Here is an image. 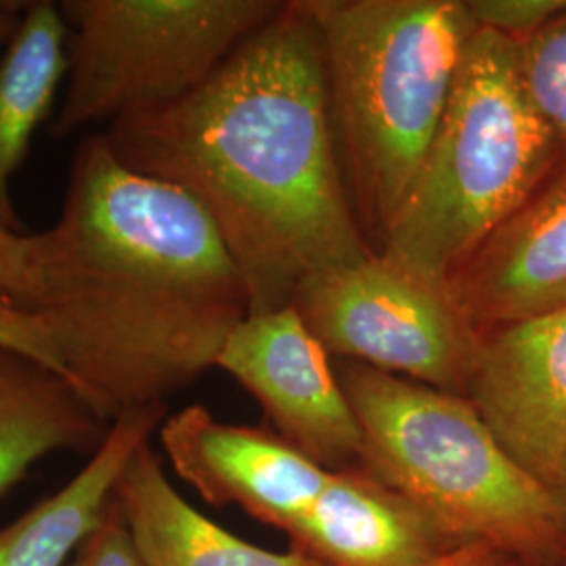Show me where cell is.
<instances>
[{"label":"cell","mask_w":566,"mask_h":566,"mask_svg":"<svg viewBox=\"0 0 566 566\" xmlns=\"http://www.w3.org/2000/svg\"><path fill=\"white\" fill-rule=\"evenodd\" d=\"M0 350L63 378L57 350L41 317L0 283Z\"/></svg>","instance_id":"cell-18"},{"label":"cell","mask_w":566,"mask_h":566,"mask_svg":"<svg viewBox=\"0 0 566 566\" xmlns=\"http://www.w3.org/2000/svg\"><path fill=\"white\" fill-rule=\"evenodd\" d=\"M357 221L378 254L479 30L465 0H303Z\"/></svg>","instance_id":"cell-3"},{"label":"cell","mask_w":566,"mask_h":566,"mask_svg":"<svg viewBox=\"0 0 566 566\" xmlns=\"http://www.w3.org/2000/svg\"><path fill=\"white\" fill-rule=\"evenodd\" d=\"M32 311L63 380L105 424L166 407L250 313L210 214L175 182L118 160L105 133L76 147L53 227L32 233Z\"/></svg>","instance_id":"cell-1"},{"label":"cell","mask_w":566,"mask_h":566,"mask_svg":"<svg viewBox=\"0 0 566 566\" xmlns=\"http://www.w3.org/2000/svg\"><path fill=\"white\" fill-rule=\"evenodd\" d=\"M217 367L259 401L277 434L329 472L361 468L365 437L329 355L294 304L248 313Z\"/></svg>","instance_id":"cell-8"},{"label":"cell","mask_w":566,"mask_h":566,"mask_svg":"<svg viewBox=\"0 0 566 566\" xmlns=\"http://www.w3.org/2000/svg\"><path fill=\"white\" fill-rule=\"evenodd\" d=\"M430 566H526L507 556L504 552L495 549V547L486 546V544H470V546L460 547L451 554H447L446 558L437 560Z\"/></svg>","instance_id":"cell-22"},{"label":"cell","mask_w":566,"mask_h":566,"mask_svg":"<svg viewBox=\"0 0 566 566\" xmlns=\"http://www.w3.org/2000/svg\"><path fill=\"white\" fill-rule=\"evenodd\" d=\"M67 36L55 139L160 109L200 88L282 11L277 0H61Z\"/></svg>","instance_id":"cell-6"},{"label":"cell","mask_w":566,"mask_h":566,"mask_svg":"<svg viewBox=\"0 0 566 566\" xmlns=\"http://www.w3.org/2000/svg\"><path fill=\"white\" fill-rule=\"evenodd\" d=\"M65 566H145L114 497L102 525L84 539Z\"/></svg>","instance_id":"cell-20"},{"label":"cell","mask_w":566,"mask_h":566,"mask_svg":"<svg viewBox=\"0 0 566 566\" xmlns=\"http://www.w3.org/2000/svg\"><path fill=\"white\" fill-rule=\"evenodd\" d=\"M465 399L507 455L552 485L566 458V308L479 332Z\"/></svg>","instance_id":"cell-9"},{"label":"cell","mask_w":566,"mask_h":566,"mask_svg":"<svg viewBox=\"0 0 566 566\" xmlns=\"http://www.w3.org/2000/svg\"><path fill=\"white\" fill-rule=\"evenodd\" d=\"M32 233L0 231V283L32 308L36 294Z\"/></svg>","instance_id":"cell-21"},{"label":"cell","mask_w":566,"mask_h":566,"mask_svg":"<svg viewBox=\"0 0 566 566\" xmlns=\"http://www.w3.org/2000/svg\"><path fill=\"white\" fill-rule=\"evenodd\" d=\"M23 18V2L0 0V51L15 36Z\"/></svg>","instance_id":"cell-24"},{"label":"cell","mask_w":566,"mask_h":566,"mask_svg":"<svg viewBox=\"0 0 566 566\" xmlns=\"http://www.w3.org/2000/svg\"><path fill=\"white\" fill-rule=\"evenodd\" d=\"M114 500L145 566H324L301 552H266L214 525L168 481L151 441L114 486Z\"/></svg>","instance_id":"cell-13"},{"label":"cell","mask_w":566,"mask_h":566,"mask_svg":"<svg viewBox=\"0 0 566 566\" xmlns=\"http://www.w3.org/2000/svg\"><path fill=\"white\" fill-rule=\"evenodd\" d=\"M166 407L122 416L81 472L18 521L0 528V566H65L102 525L114 486L133 453L160 428Z\"/></svg>","instance_id":"cell-14"},{"label":"cell","mask_w":566,"mask_h":566,"mask_svg":"<svg viewBox=\"0 0 566 566\" xmlns=\"http://www.w3.org/2000/svg\"><path fill=\"white\" fill-rule=\"evenodd\" d=\"M67 36L57 2L28 0L15 36L0 51V231L7 233H28L11 181L53 116L67 72Z\"/></svg>","instance_id":"cell-15"},{"label":"cell","mask_w":566,"mask_h":566,"mask_svg":"<svg viewBox=\"0 0 566 566\" xmlns=\"http://www.w3.org/2000/svg\"><path fill=\"white\" fill-rule=\"evenodd\" d=\"M565 145L533 102L521 44L479 28L446 116L378 254L446 287L539 189Z\"/></svg>","instance_id":"cell-4"},{"label":"cell","mask_w":566,"mask_h":566,"mask_svg":"<svg viewBox=\"0 0 566 566\" xmlns=\"http://www.w3.org/2000/svg\"><path fill=\"white\" fill-rule=\"evenodd\" d=\"M521 63L533 102L566 149V9L521 44Z\"/></svg>","instance_id":"cell-17"},{"label":"cell","mask_w":566,"mask_h":566,"mask_svg":"<svg viewBox=\"0 0 566 566\" xmlns=\"http://www.w3.org/2000/svg\"><path fill=\"white\" fill-rule=\"evenodd\" d=\"M158 437L172 470L208 504L242 507L285 535L332 476L277 432L221 422L203 405L166 416Z\"/></svg>","instance_id":"cell-10"},{"label":"cell","mask_w":566,"mask_h":566,"mask_svg":"<svg viewBox=\"0 0 566 566\" xmlns=\"http://www.w3.org/2000/svg\"><path fill=\"white\" fill-rule=\"evenodd\" d=\"M338 380L365 437L361 470L462 546L486 544L526 566H563L549 486L516 464L465 397L348 361Z\"/></svg>","instance_id":"cell-5"},{"label":"cell","mask_w":566,"mask_h":566,"mask_svg":"<svg viewBox=\"0 0 566 566\" xmlns=\"http://www.w3.org/2000/svg\"><path fill=\"white\" fill-rule=\"evenodd\" d=\"M476 28L525 44L547 21L554 20L566 0H465Z\"/></svg>","instance_id":"cell-19"},{"label":"cell","mask_w":566,"mask_h":566,"mask_svg":"<svg viewBox=\"0 0 566 566\" xmlns=\"http://www.w3.org/2000/svg\"><path fill=\"white\" fill-rule=\"evenodd\" d=\"M554 504H556V516H558V535H560V554H563V566H566V458L560 464V470L549 485Z\"/></svg>","instance_id":"cell-23"},{"label":"cell","mask_w":566,"mask_h":566,"mask_svg":"<svg viewBox=\"0 0 566 566\" xmlns=\"http://www.w3.org/2000/svg\"><path fill=\"white\" fill-rule=\"evenodd\" d=\"M4 355H7V353H2V350H0V365H2V359H4Z\"/></svg>","instance_id":"cell-25"},{"label":"cell","mask_w":566,"mask_h":566,"mask_svg":"<svg viewBox=\"0 0 566 566\" xmlns=\"http://www.w3.org/2000/svg\"><path fill=\"white\" fill-rule=\"evenodd\" d=\"M287 537L294 552L324 566H430L464 547L361 468L332 472Z\"/></svg>","instance_id":"cell-12"},{"label":"cell","mask_w":566,"mask_h":566,"mask_svg":"<svg viewBox=\"0 0 566 566\" xmlns=\"http://www.w3.org/2000/svg\"><path fill=\"white\" fill-rule=\"evenodd\" d=\"M128 168L189 191L242 273L250 313L371 252L344 179L324 55L303 0L282 11L181 102L105 130Z\"/></svg>","instance_id":"cell-2"},{"label":"cell","mask_w":566,"mask_h":566,"mask_svg":"<svg viewBox=\"0 0 566 566\" xmlns=\"http://www.w3.org/2000/svg\"><path fill=\"white\" fill-rule=\"evenodd\" d=\"M292 304L327 355L465 397L479 334L446 287L369 254L308 280Z\"/></svg>","instance_id":"cell-7"},{"label":"cell","mask_w":566,"mask_h":566,"mask_svg":"<svg viewBox=\"0 0 566 566\" xmlns=\"http://www.w3.org/2000/svg\"><path fill=\"white\" fill-rule=\"evenodd\" d=\"M102 426L63 378L7 353L0 365V497L46 455L97 449Z\"/></svg>","instance_id":"cell-16"},{"label":"cell","mask_w":566,"mask_h":566,"mask_svg":"<svg viewBox=\"0 0 566 566\" xmlns=\"http://www.w3.org/2000/svg\"><path fill=\"white\" fill-rule=\"evenodd\" d=\"M447 290L476 334L566 308V154Z\"/></svg>","instance_id":"cell-11"}]
</instances>
